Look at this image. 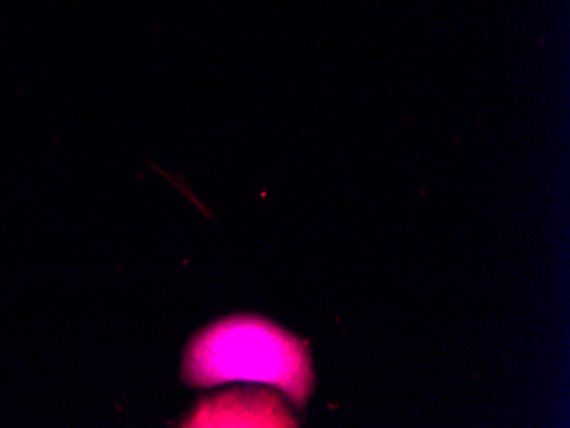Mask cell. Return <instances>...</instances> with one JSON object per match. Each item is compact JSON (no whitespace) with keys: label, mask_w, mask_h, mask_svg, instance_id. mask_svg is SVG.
I'll return each mask as SVG.
<instances>
[{"label":"cell","mask_w":570,"mask_h":428,"mask_svg":"<svg viewBox=\"0 0 570 428\" xmlns=\"http://www.w3.org/2000/svg\"><path fill=\"white\" fill-rule=\"evenodd\" d=\"M185 374L195 386L265 382L297 402L307 398L313 385L301 341L256 318L226 319L198 335L188 350Z\"/></svg>","instance_id":"6da1fadb"}]
</instances>
